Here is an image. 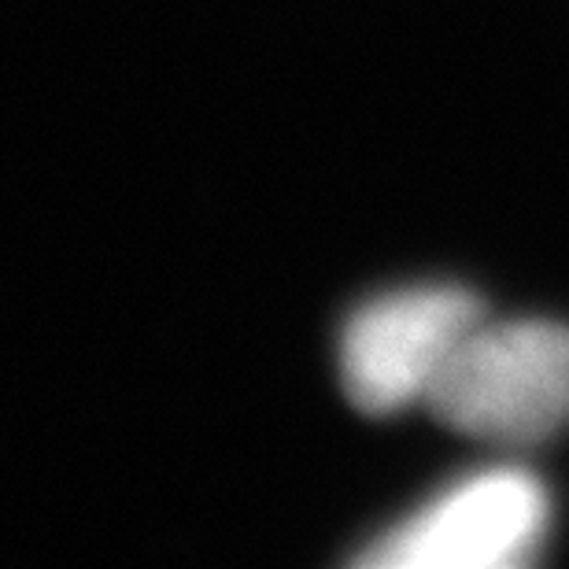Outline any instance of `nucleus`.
<instances>
[{"label":"nucleus","instance_id":"obj_1","mask_svg":"<svg viewBox=\"0 0 569 569\" xmlns=\"http://www.w3.org/2000/svg\"><path fill=\"white\" fill-rule=\"evenodd\" d=\"M426 411L466 440L537 448L569 429V326L555 318H481Z\"/></svg>","mask_w":569,"mask_h":569},{"label":"nucleus","instance_id":"obj_2","mask_svg":"<svg viewBox=\"0 0 569 569\" xmlns=\"http://www.w3.org/2000/svg\"><path fill=\"white\" fill-rule=\"evenodd\" d=\"M551 492L518 462L459 477L362 548L367 569H518L551 537Z\"/></svg>","mask_w":569,"mask_h":569},{"label":"nucleus","instance_id":"obj_3","mask_svg":"<svg viewBox=\"0 0 569 569\" xmlns=\"http://www.w3.org/2000/svg\"><path fill=\"white\" fill-rule=\"evenodd\" d=\"M485 315L481 296L455 281L403 284L373 296L340 333L345 396L373 418L426 407L451 356Z\"/></svg>","mask_w":569,"mask_h":569}]
</instances>
